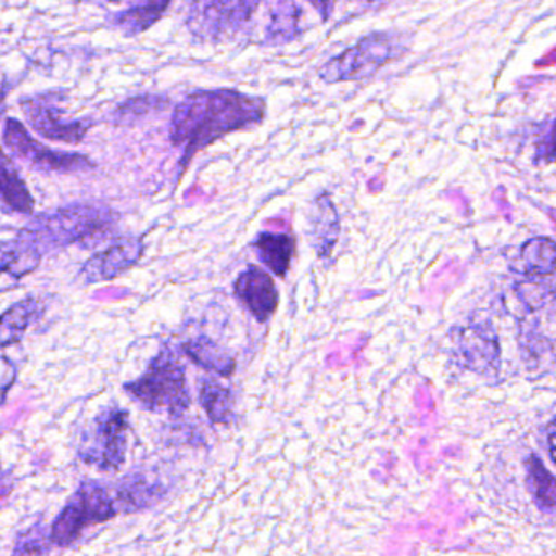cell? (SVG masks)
Instances as JSON below:
<instances>
[{"mask_svg":"<svg viewBox=\"0 0 556 556\" xmlns=\"http://www.w3.org/2000/svg\"><path fill=\"white\" fill-rule=\"evenodd\" d=\"M266 115L265 100L237 90H198L185 97L170 122V141L181 149V167L229 132L252 128Z\"/></svg>","mask_w":556,"mask_h":556,"instance_id":"obj_1","label":"cell"},{"mask_svg":"<svg viewBox=\"0 0 556 556\" xmlns=\"http://www.w3.org/2000/svg\"><path fill=\"white\" fill-rule=\"evenodd\" d=\"M118 219L110 207L76 203L35 216L17 237L43 250L64 249L74 243H97Z\"/></svg>","mask_w":556,"mask_h":556,"instance_id":"obj_2","label":"cell"},{"mask_svg":"<svg viewBox=\"0 0 556 556\" xmlns=\"http://www.w3.org/2000/svg\"><path fill=\"white\" fill-rule=\"evenodd\" d=\"M125 392L152 413L180 418L190 408L187 372L170 350H162L138 379L126 382Z\"/></svg>","mask_w":556,"mask_h":556,"instance_id":"obj_3","label":"cell"},{"mask_svg":"<svg viewBox=\"0 0 556 556\" xmlns=\"http://www.w3.org/2000/svg\"><path fill=\"white\" fill-rule=\"evenodd\" d=\"M406 51L408 47L399 31H376L331 58L321 66L318 76L327 84L369 79L377 71L406 54Z\"/></svg>","mask_w":556,"mask_h":556,"instance_id":"obj_4","label":"cell"},{"mask_svg":"<svg viewBox=\"0 0 556 556\" xmlns=\"http://www.w3.org/2000/svg\"><path fill=\"white\" fill-rule=\"evenodd\" d=\"M131 416L119 406H105L80 435L77 455L84 464L102 471H116L125 465Z\"/></svg>","mask_w":556,"mask_h":556,"instance_id":"obj_5","label":"cell"},{"mask_svg":"<svg viewBox=\"0 0 556 556\" xmlns=\"http://www.w3.org/2000/svg\"><path fill=\"white\" fill-rule=\"evenodd\" d=\"M115 494L103 484L87 481L71 496L50 529L51 542L67 548L79 540L89 527L99 526L118 516Z\"/></svg>","mask_w":556,"mask_h":556,"instance_id":"obj_6","label":"cell"},{"mask_svg":"<svg viewBox=\"0 0 556 556\" xmlns=\"http://www.w3.org/2000/svg\"><path fill=\"white\" fill-rule=\"evenodd\" d=\"M4 146L18 161L45 174H76L96 167L87 155L54 151L40 144L18 119L9 118L4 128Z\"/></svg>","mask_w":556,"mask_h":556,"instance_id":"obj_7","label":"cell"},{"mask_svg":"<svg viewBox=\"0 0 556 556\" xmlns=\"http://www.w3.org/2000/svg\"><path fill=\"white\" fill-rule=\"evenodd\" d=\"M63 96L58 92L38 93L21 100V109L28 126L48 141L79 144L84 141L92 119H70L67 110L61 105Z\"/></svg>","mask_w":556,"mask_h":556,"instance_id":"obj_8","label":"cell"},{"mask_svg":"<svg viewBox=\"0 0 556 556\" xmlns=\"http://www.w3.org/2000/svg\"><path fill=\"white\" fill-rule=\"evenodd\" d=\"M258 8V2H198L190 8L188 30L201 40H230L249 27Z\"/></svg>","mask_w":556,"mask_h":556,"instance_id":"obj_9","label":"cell"},{"mask_svg":"<svg viewBox=\"0 0 556 556\" xmlns=\"http://www.w3.org/2000/svg\"><path fill=\"white\" fill-rule=\"evenodd\" d=\"M144 250L146 245L141 237H122L109 249L93 253L84 265L80 276L86 285L112 281L138 265L139 260L144 255Z\"/></svg>","mask_w":556,"mask_h":556,"instance_id":"obj_10","label":"cell"},{"mask_svg":"<svg viewBox=\"0 0 556 556\" xmlns=\"http://www.w3.org/2000/svg\"><path fill=\"white\" fill-rule=\"evenodd\" d=\"M455 344L465 367L475 372H486L500 366V340L490 321H471L455 328Z\"/></svg>","mask_w":556,"mask_h":556,"instance_id":"obj_11","label":"cell"},{"mask_svg":"<svg viewBox=\"0 0 556 556\" xmlns=\"http://www.w3.org/2000/svg\"><path fill=\"white\" fill-rule=\"evenodd\" d=\"M233 294L260 324L268 321L279 305L275 279L258 266H249L240 273L233 282Z\"/></svg>","mask_w":556,"mask_h":556,"instance_id":"obj_12","label":"cell"},{"mask_svg":"<svg viewBox=\"0 0 556 556\" xmlns=\"http://www.w3.org/2000/svg\"><path fill=\"white\" fill-rule=\"evenodd\" d=\"M308 236L320 258H328L341 233L340 214L328 194L315 198L308 207Z\"/></svg>","mask_w":556,"mask_h":556,"instance_id":"obj_13","label":"cell"},{"mask_svg":"<svg viewBox=\"0 0 556 556\" xmlns=\"http://www.w3.org/2000/svg\"><path fill=\"white\" fill-rule=\"evenodd\" d=\"M0 211L8 214L31 216L35 200L11 157L0 149Z\"/></svg>","mask_w":556,"mask_h":556,"instance_id":"obj_14","label":"cell"},{"mask_svg":"<svg viewBox=\"0 0 556 556\" xmlns=\"http://www.w3.org/2000/svg\"><path fill=\"white\" fill-rule=\"evenodd\" d=\"M302 8L295 2H273L268 4V25L265 28L266 47H281L291 43L302 35Z\"/></svg>","mask_w":556,"mask_h":556,"instance_id":"obj_15","label":"cell"},{"mask_svg":"<svg viewBox=\"0 0 556 556\" xmlns=\"http://www.w3.org/2000/svg\"><path fill=\"white\" fill-rule=\"evenodd\" d=\"M43 315L40 299H22L0 315V350L21 343L30 325Z\"/></svg>","mask_w":556,"mask_h":556,"instance_id":"obj_16","label":"cell"},{"mask_svg":"<svg viewBox=\"0 0 556 556\" xmlns=\"http://www.w3.org/2000/svg\"><path fill=\"white\" fill-rule=\"evenodd\" d=\"M260 262L279 278H286L295 253V240L288 233L262 232L253 240Z\"/></svg>","mask_w":556,"mask_h":556,"instance_id":"obj_17","label":"cell"},{"mask_svg":"<svg viewBox=\"0 0 556 556\" xmlns=\"http://www.w3.org/2000/svg\"><path fill=\"white\" fill-rule=\"evenodd\" d=\"M41 252L27 240H11L0 245V273H4L14 281H21L40 266Z\"/></svg>","mask_w":556,"mask_h":556,"instance_id":"obj_18","label":"cell"},{"mask_svg":"<svg viewBox=\"0 0 556 556\" xmlns=\"http://www.w3.org/2000/svg\"><path fill=\"white\" fill-rule=\"evenodd\" d=\"M161 484L152 483L146 475H128L119 484L115 500L119 513H138L161 500Z\"/></svg>","mask_w":556,"mask_h":556,"instance_id":"obj_19","label":"cell"},{"mask_svg":"<svg viewBox=\"0 0 556 556\" xmlns=\"http://www.w3.org/2000/svg\"><path fill=\"white\" fill-rule=\"evenodd\" d=\"M184 353L198 366L219 376H232L236 359L223 346L207 337H198L184 344Z\"/></svg>","mask_w":556,"mask_h":556,"instance_id":"obj_20","label":"cell"},{"mask_svg":"<svg viewBox=\"0 0 556 556\" xmlns=\"http://www.w3.org/2000/svg\"><path fill=\"white\" fill-rule=\"evenodd\" d=\"M556 245L549 237H535L520 247V263L529 278H553Z\"/></svg>","mask_w":556,"mask_h":556,"instance_id":"obj_21","label":"cell"},{"mask_svg":"<svg viewBox=\"0 0 556 556\" xmlns=\"http://www.w3.org/2000/svg\"><path fill=\"white\" fill-rule=\"evenodd\" d=\"M526 484L540 510L546 514L555 513V478L536 455H529L526 458Z\"/></svg>","mask_w":556,"mask_h":556,"instance_id":"obj_22","label":"cell"},{"mask_svg":"<svg viewBox=\"0 0 556 556\" xmlns=\"http://www.w3.org/2000/svg\"><path fill=\"white\" fill-rule=\"evenodd\" d=\"M170 2H148V4L132 5L126 11L116 12L112 24L123 31L126 37H138L161 21Z\"/></svg>","mask_w":556,"mask_h":556,"instance_id":"obj_23","label":"cell"},{"mask_svg":"<svg viewBox=\"0 0 556 556\" xmlns=\"http://www.w3.org/2000/svg\"><path fill=\"white\" fill-rule=\"evenodd\" d=\"M200 402L214 425H230L233 419L232 392L213 379L201 380Z\"/></svg>","mask_w":556,"mask_h":556,"instance_id":"obj_24","label":"cell"},{"mask_svg":"<svg viewBox=\"0 0 556 556\" xmlns=\"http://www.w3.org/2000/svg\"><path fill=\"white\" fill-rule=\"evenodd\" d=\"M53 548L50 530L43 523H35L17 536L12 556H51Z\"/></svg>","mask_w":556,"mask_h":556,"instance_id":"obj_25","label":"cell"},{"mask_svg":"<svg viewBox=\"0 0 556 556\" xmlns=\"http://www.w3.org/2000/svg\"><path fill=\"white\" fill-rule=\"evenodd\" d=\"M167 106V100L161 96H139L126 100L115 110V118L118 123H132L136 119L146 118L152 113L161 112Z\"/></svg>","mask_w":556,"mask_h":556,"instance_id":"obj_26","label":"cell"},{"mask_svg":"<svg viewBox=\"0 0 556 556\" xmlns=\"http://www.w3.org/2000/svg\"><path fill=\"white\" fill-rule=\"evenodd\" d=\"M516 294L529 311H539L553 299V281L545 285V278L526 279L517 282Z\"/></svg>","mask_w":556,"mask_h":556,"instance_id":"obj_27","label":"cell"},{"mask_svg":"<svg viewBox=\"0 0 556 556\" xmlns=\"http://www.w3.org/2000/svg\"><path fill=\"white\" fill-rule=\"evenodd\" d=\"M542 131L535 141V155L533 162L539 164H552L555 159V142H553V118L546 119L542 125Z\"/></svg>","mask_w":556,"mask_h":556,"instance_id":"obj_28","label":"cell"},{"mask_svg":"<svg viewBox=\"0 0 556 556\" xmlns=\"http://www.w3.org/2000/svg\"><path fill=\"white\" fill-rule=\"evenodd\" d=\"M546 438H548L549 458H552V460H553V438H555V422H553V421H549L548 435H546Z\"/></svg>","mask_w":556,"mask_h":556,"instance_id":"obj_29","label":"cell"}]
</instances>
